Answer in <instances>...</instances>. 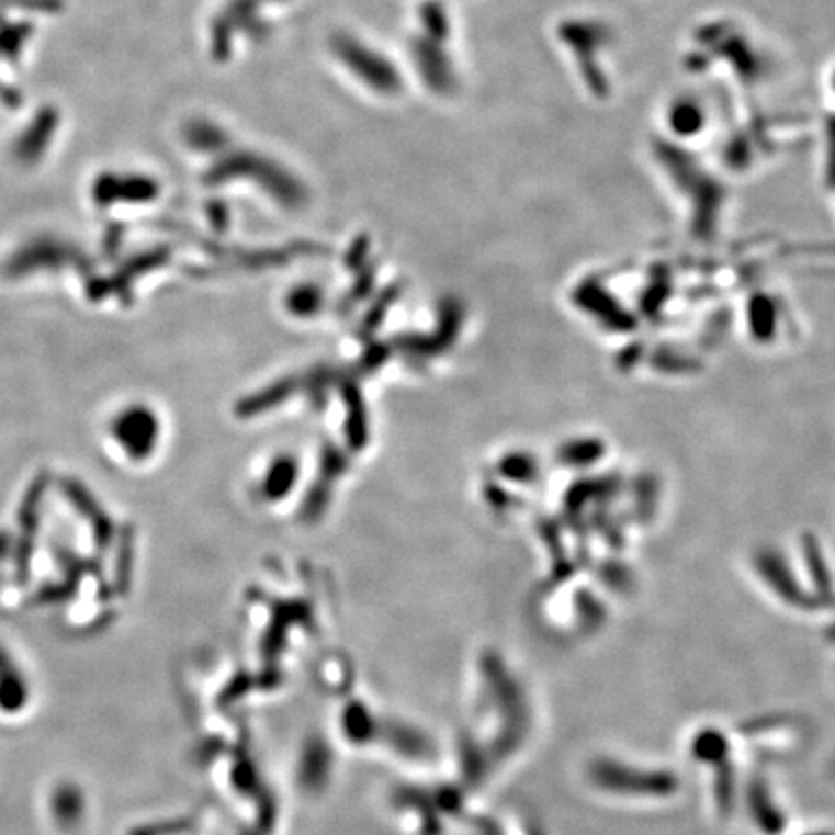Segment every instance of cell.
I'll return each instance as SVG.
<instances>
[{
	"mask_svg": "<svg viewBox=\"0 0 835 835\" xmlns=\"http://www.w3.org/2000/svg\"><path fill=\"white\" fill-rule=\"evenodd\" d=\"M669 128L679 138H692L704 131L706 113L697 99L679 98L669 106L667 113Z\"/></svg>",
	"mask_w": 835,
	"mask_h": 835,
	"instance_id": "6da1fadb",
	"label": "cell"
},
{
	"mask_svg": "<svg viewBox=\"0 0 835 835\" xmlns=\"http://www.w3.org/2000/svg\"><path fill=\"white\" fill-rule=\"evenodd\" d=\"M834 90H835V74H834Z\"/></svg>",
	"mask_w": 835,
	"mask_h": 835,
	"instance_id": "7a4b0ae2",
	"label": "cell"
}]
</instances>
